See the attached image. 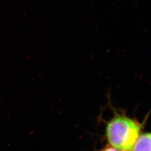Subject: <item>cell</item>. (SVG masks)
Segmentation results:
<instances>
[{
    "instance_id": "1",
    "label": "cell",
    "mask_w": 151,
    "mask_h": 151,
    "mask_svg": "<svg viewBox=\"0 0 151 151\" xmlns=\"http://www.w3.org/2000/svg\"><path fill=\"white\" fill-rule=\"evenodd\" d=\"M141 126L135 119L123 115H117L106 127V136L113 148L123 151H132L140 135Z\"/></svg>"
},
{
    "instance_id": "3",
    "label": "cell",
    "mask_w": 151,
    "mask_h": 151,
    "mask_svg": "<svg viewBox=\"0 0 151 151\" xmlns=\"http://www.w3.org/2000/svg\"><path fill=\"white\" fill-rule=\"evenodd\" d=\"M102 151H120V150H116L115 148H114L113 147H107L105 149H104Z\"/></svg>"
},
{
    "instance_id": "2",
    "label": "cell",
    "mask_w": 151,
    "mask_h": 151,
    "mask_svg": "<svg viewBox=\"0 0 151 151\" xmlns=\"http://www.w3.org/2000/svg\"><path fill=\"white\" fill-rule=\"evenodd\" d=\"M132 151H151V133L139 135L132 148Z\"/></svg>"
}]
</instances>
